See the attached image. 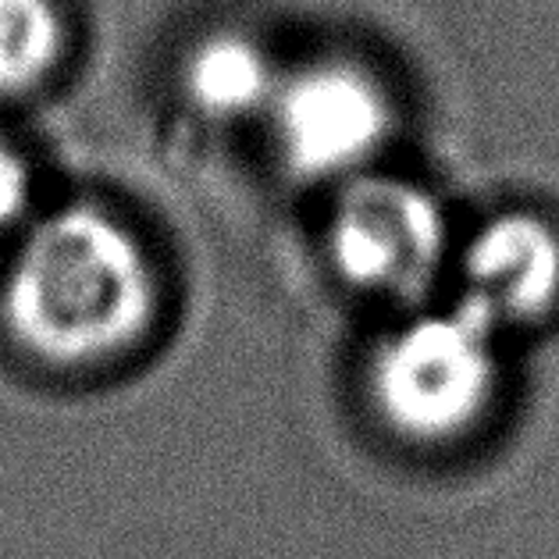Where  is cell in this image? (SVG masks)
Returning <instances> with one entry per match:
<instances>
[{
	"label": "cell",
	"mask_w": 559,
	"mask_h": 559,
	"mask_svg": "<svg viewBox=\"0 0 559 559\" xmlns=\"http://www.w3.org/2000/svg\"><path fill=\"white\" fill-rule=\"evenodd\" d=\"M0 307L25 353L90 367L154 329L157 275L132 228L90 203H68L25 231Z\"/></svg>",
	"instance_id": "obj_1"
},
{
	"label": "cell",
	"mask_w": 559,
	"mask_h": 559,
	"mask_svg": "<svg viewBox=\"0 0 559 559\" xmlns=\"http://www.w3.org/2000/svg\"><path fill=\"white\" fill-rule=\"evenodd\" d=\"M496 385V324L467 299L400 324L371 364L381 417L417 442H449L471 431L485 417Z\"/></svg>",
	"instance_id": "obj_2"
},
{
	"label": "cell",
	"mask_w": 559,
	"mask_h": 559,
	"mask_svg": "<svg viewBox=\"0 0 559 559\" xmlns=\"http://www.w3.org/2000/svg\"><path fill=\"white\" fill-rule=\"evenodd\" d=\"M449 228L425 186L400 175H357L329 217V257L353 289L414 299L439 275Z\"/></svg>",
	"instance_id": "obj_3"
},
{
	"label": "cell",
	"mask_w": 559,
	"mask_h": 559,
	"mask_svg": "<svg viewBox=\"0 0 559 559\" xmlns=\"http://www.w3.org/2000/svg\"><path fill=\"white\" fill-rule=\"evenodd\" d=\"M285 168L299 179H357L392 132L389 93L353 61H313L282 75L267 107Z\"/></svg>",
	"instance_id": "obj_4"
},
{
	"label": "cell",
	"mask_w": 559,
	"mask_h": 559,
	"mask_svg": "<svg viewBox=\"0 0 559 559\" xmlns=\"http://www.w3.org/2000/svg\"><path fill=\"white\" fill-rule=\"evenodd\" d=\"M467 304L496 324H527L559 299V236L542 217L513 211L474 231L463 253Z\"/></svg>",
	"instance_id": "obj_5"
},
{
	"label": "cell",
	"mask_w": 559,
	"mask_h": 559,
	"mask_svg": "<svg viewBox=\"0 0 559 559\" xmlns=\"http://www.w3.org/2000/svg\"><path fill=\"white\" fill-rule=\"evenodd\" d=\"M282 75L257 39L242 33H214L189 50L182 90L203 118L239 121L261 115L275 100Z\"/></svg>",
	"instance_id": "obj_6"
},
{
	"label": "cell",
	"mask_w": 559,
	"mask_h": 559,
	"mask_svg": "<svg viewBox=\"0 0 559 559\" xmlns=\"http://www.w3.org/2000/svg\"><path fill=\"white\" fill-rule=\"evenodd\" d=\"M64 44V15L53 0H0V97L44 86Z\"/></svg>",
	"instance_id": "obj_7"
},
{
	"label": "cell",
	"mask_w": 559,
	"mask_h": 559,
	"mask_svg": "<svg viewBox=\"0 0 559 559\" xmlns=\"http://www.w3.org/2000/svg\"><path fill=\"white\" fill-rule=\"evenodd\" d=\"M33 203V171L8 140H0V228H11Z\"/></svg>",
	"instance_id": "obj_8"
}]
</instances>
